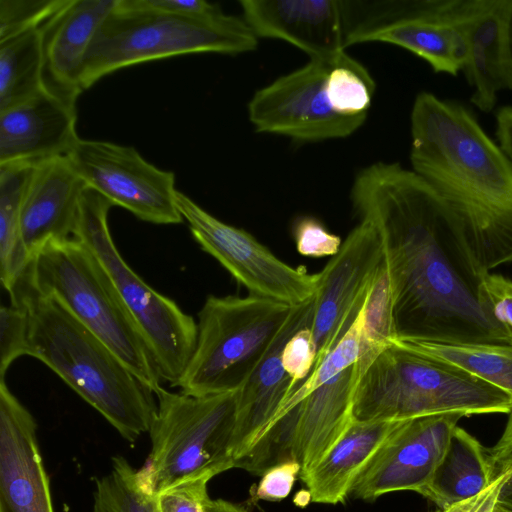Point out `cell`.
<instances>
[{"mask_svg":"<svg viewBox=\"0 0 512 512\" xmlns=\"http://www.w3.org/2000/svg\"><path fill=\"white\" fill-rule=\"evenodd\" d=\"M112 461L111 471L96 480L93 512H160L158 497L140 487L129 462L122 456Z\"/></svg>","mask_w":512,"mask_h":512,"instance_id":"cell-30","label":"cell"},{"mask_svg":"<svg viewBox=\"0 0 512 512\" xmlns=\"http://www.w3.org/2000/svg\"><path fill=\"white\" fill-rule=\"evenodd\" d=\"M88 188L153 224H179L175 175L147 162L132 146L79 139L67 155Z\"/></svg>","mask_w":512,"mask_h":512,"instance_id":"cell-13","label":"cell"},{"mask_svg":"<svg viewBox=\"0 0 512 512\" xmlns=\"http://www.w3.org/2000/svg\"><path fill=\"white\" fill-rule=\"evenodd\" d=\"M41 28L0 42V111L20 104L45 86Z\"/></svg>","mask_w":512,"mask_h":512,"instance_id":"cell-27","label":"cell"},{"mask_svg":"<svg viewBox=\"0 0 512 512\" xmlns=\"http://www.w3.org/2000/svg\"><path fill=\"white\" fill-rule=\"evenodd\" d=\"M488 0H342L345 47L384 42L457 76L468 59V32Z\"/></svg>","mask_w":512,"mask_h":512,"instance_id":"cell-10","label":"cell"},{"mask_svg":"<svg viewBox=\"0 0 512 512\" xmlns=\"http://www.w3.org/2000/svg\"><path fill=\"white\" fill-rule=\"evenodd\" d=\"M176 206L201 249L216 259L250 295L291 306L311 300L318 273L293 267L244 229L227 224L177 190Z\"/></svg>","mask_w":512,"mask_h":512,"instance_id":"cell-12","label":"cell"},{"mask_svg":"<svg viewBox=\"0 0 512 512\" xmlns=\"http://www.w3.org/2000/svg\"><path fill=\"white\" fill-rule=\"evenodd\" d=\"M33 166H0V279L9 294L30 263L22 239L21 206Z\"/></svg>","mask_w":512,"mask_h":512,"instance_id":"cell-26","label":"cell"},{"mask_svg":"<svg viewBox=\"0 0 512 512\" xmlns=\"http://www.w3.org/2000/svg\"><path fill=\"white\" fill-rule=\"evenodd\" d=\"M257 45L243 18L223 12L196 17L142 11L117 0L88 49L79 86L86 90L110 73L143 62L199 52L234 55Z\"/></svg>","mask_w":512,"mask_h":512,"instance_id":"cell-8","label":"cell"},{"mask_svg":"<svg viewBox=\"0 0 512 512\" xmlns=\"http://www.w3.org/2000/svg\"><path fill=\"white\" fill-rule=\"evenodd\" d=\"M464 416L451 412L398 421L355 477L349 495L372 501L393 491L421 494Z\"/></svg>","mask_w":512,"mask_h":512,"instance_id":"cell-15","label":"cell"},{"mask_svg":"<svg viewBox=\"0 0 512 512\" xmlns=\"http://www.w3.org/2000/svg\"><path fill=\"white\" fill-rule=\"evenodd\" d=\"M508 469L510 473L501 487L496 507L504 511L512 512V466Z\"/></svg>","mask_w":512,"mask_h":512,"instance_id":"cell-42","label":"cell"},{"mask_svg":"<svg viewBox=\"0 0 512 512\" xmlns=\"http://www.w3.org/2000/svg\"><path fill=\"white\" fill-rule=\"evenodd\" d=\"M410 122L412 170L456 217L487 271L512 263L510 160L459 101L420 92Z\"/></svg>","mask_w":512,"mask_h":512,"instance_id":"cell-2","label":"cell"},{"mask_svg":"<svg viewBox=\"0 0 512 512\" xmlns=\"http://www.w3.org/2000/svg\"><path fill=\"white\" fill-rule=\"evenodd\" d=\"M350 199L382 241L395 335L443 344L512 346L484 288L488 271L434 189L399 163L362 169Z\"/></svg>","mask_w":512,"mask_h":512,"instance_id":"cell-1","label":"cell"},{"mask_svg":"<svg viewBox=\"0 0 512 512\" xmlns=\"http://www.w3.org/2000/svg\"><path fill=\"white\" fill-rule=\"evenodd\" d=\"M495 118L498 145L512 163V106L500 107Z\"/></svg>","mask_w":512,"mask_h":512,"instance_id":"cell-41","label":"cell"},{"mask_svg":"<svg viewBox=\"0 0 512 512\" xmlns=\"http://www.w3.org/2000/svg\"><path fill=\"white\" fill-rule=\"evenodd\" d=\"M363 309L364 303L349 328L286 398L252 445V455L260 464L272 467L296 460L301 477L353 421L354 395L362 376Z\"/></svg>","mask_w":512,"mask_h":512,"instance_id":"cell-4","label":"cell"},{"mask_svg":"<svg viewBox=\"0 0 512 512\" xmlns=\"http://www.w3.org/2000/svg\"><path fill=\"white\" fill-rule=\"evenodd\" d=\"M149 434L151 451L137 471L140 487L158 496L181 483L234 468L238 389L191 396L159 387Z\"/></svg>","mask_w":512,"mask_h":512,"instance_id":"cell-7","label":"cell"},{"mask_svg":"<svg viewBox=\"0 0 512 512\" xmlns=\"http://www.w3.org/2000/svg\"><path fill=\"white\" fill-rule=\"evenodd\" d=\"M113 205L87 188L82 196L73 237L102 264L137 325L158 368L171 387L187 367L197 341V323L172 299L149 286L126 263L108 227Z\"/></svg>","mask_w":512,"mask_h":512,"instance_id":"cell-11","label":"cell"},{"mask_svg":"<svg viewBox=\"0 0 512 512\" xmlns=\"http://www.w3.org/2000/svg\"><path fill=\"white\" fill-rule=\"evenodd\" d=\"M117 0H68L42 27L44 77L51 88L78 97L88 49Z\"/></svg>","mask_w":512,"mask_h":512,"instance_id":"cell-22","label":"cell"},{"mask_svg":"<svg viewBox=\"0 0 512 512\" xmlns=\"http://www.w3.org/2000/svg\"><path fill=\"white\" fill-rule=\"evenodd\" d=\"M293 238L298 253L312 258L333 257L343 243L338 235L328 231L322 222L312 216H302L294 222Z\"/></svg>","mask_w":512,"mask_h":512,"instance_id":"cell-33","label":"cell"},{"mask_svg":"<svg viewBox=\"0 0 512 512\" xmlns=\"http://www.w3.org/2000/svg\"><path fill=\"white\" fill-rule=\"evenodd\" d=\"M128 8L181 16H210L223 12L204 0H120Z\"/></svg>","mask_w":512,"mask_h":512,"instance_id":"cell-37","label":"cell"},{"mask_svg":"<svg viewBox=\"0 0 512 512\" xmlns=\"http://www.w3.org/2000/svg\"><path fill=\"white\" fill-rule=\"evenodd\" d=\"M509 473V469L501 471L483 491L442 510V512H493L501 487L508 478Z\"/></svg>","mask_w":512,"mask_h":512,"instance_id":"cell-39","label":"cell"},{"mask_svg":"<svg viewBox=\"0 0 512 512\" xmlns=\"http://www.w3.org/2000/svg\"><path fill=\"white\" fill-rule=\"evenodd\" d=\"M310 324L296 331L285 343L281 360L285 372L299 386L312 372L316 347Z\"/></svg>","mask_w":512,"mask_h":512,"instance_id":"cell-34","label":"cell"},{"mask_svg":"<svg viewBox=\"0 0 512 512\" xmlns=\"http://www.w3.org/2000/svg\"><path fill=\"white\" fill-rule=\"evenodd\" d=\"M383 264L378 231L370 222L360 220L339 252L318 273L310 325L316 347L315 365L352 324Z\"/></svg>","mask_w":512,"mask_h":512,"instance_id":"cell-16","label":"cell"},{"mask_svg":"<svg viewBox=\"0 0 512 512\" xmlns=\"http://www.w3.org/2000/svg\"><path fill=\"white\" fill-rule=\"evenodd\" d=\"M334 62L310 60L257 90L248 103V116L255 131L298 142H318L353 134L366 116L344 117L331 108L325 83Z\"/></svg>","mask_w":512,"mask_h":512,"instance_id":"cell-14","label":"cell"},{"mask_svg":"<svg viewBox=\"0 0 512 512\" xmlns=\"http://www.w3.org/2000/svg\"><path fill=\"white\" fill-rule=\"evenodd\" d=\"M76 99L46 84L34 97L0 111V166L67 156L80 139Z\"/></svg>","mask_w":512,"mask_h":512,"instance_id":"cell-17","label":"cell"},{"mask_svg":"<svg viewBox=\"0 0 512 512\" xmlns=\"http://www.w3.org/2000/svg\"><path fill=\"white\" fill-rule=\"evenodd\" d=\"M488 454L496 476L512 466V410L502 436Z\"/></svg>","mask_w":512,"mask_h":512,"instance_id":"cell-40","label":"cell"},{"mask_svg":"<svg viewBox=\"0 0 512 512\" xmlns=\"http://www.w3.org/2000/svg\"><path fill=\"white\" fill-rule=\"evenodd\" d=\"M437 512H442V510H440V511H437Z\"/></svg>","mask_w":512,"mask_h":512,"instance_id":"cell-46","label":"cell"},{"mask_svg":"<svg viewBox=\"0 0 512 512\" xmlns=\"http://www.w3.org/2000/svg\"><path fill=\"white\" fill-rule=\"evenodd\" d=\"M512 397L459 366L389 343L361 376L354 421H400L458 412L510 413Z\"/></svg>","mask_w":512,"mask_h":512,"instance_id":"cell-5","label":"cell"},{"mask_svg":"<svg viewBox=\"0 0 512 512\" xmlns=\"http://www.w3.org/2000/svg\"><path fill=\"white\" fill-rule=\"evenodd\" d=\"M68 0H0V42L41 28Z\"/></svg>","mask_w":512,"mask_h":512,"instance_id":"cell-31","label":"cell"},{"mask_svg":"<svg viewBox=\"0 0 512 512\" xmlns=\"http://www.w3.org/2000/svg\"><path fill=\"white\" fill-rule=\"evenodd\" d=\"M495 477L488 451L475 437L457 426L421 495L433 501L440 510H445L477 495Z\"/></svg>","mask_w":512,"mask_h":512,"instance_id":"cell-25","label":"cell"},{"mask_svg":"<svg viewBox=\"0 0 512 512\" xmlns=\"http://www.w3.org/2000/svg\"><path fill=\"white\" fill-rule=\"evenodd\" d=\"M512 0H488L468 32V59L463 73L474 88L470 102L491 112L499 92L512 90L510 24Z\"/></svg>","mask_w":512,"mask_h":512,"instance_id":"cell-23","label":"cell"},{"mask_svg":"<svg viewBox=\"0 0 512 512\" xmlns=\"http://www.w3.org/2000/svg\"><path fill=\"white\" fill-rule=\"evenodd\" d=\"M293 306L248 295L207 296L197 341L175 387L191 396L240 388L289 317Z\"/></svg>","mask_w":512,"mask_h":512,"instance_id":"cell-9","label":"cell"},{"mask_svg":"<svg viewBox=\"0 0 512 512\" xmlns=\"http://www.w3.org/2000/svg\"><path fill=\"white\" fill-rule=\"evenodd\" d=\"M205 512H246L241 506L223 499H209L205 506Z\"/></svg>","mask_w":512,"mask_h":512,"instance_id":"cell-43","label":"cell"},{"mask_svg":"<svg viewBox=\"0 0 512 512\" xmlns=\"http://www.w3.org/2000/svg\"><path fill=\"white\" fill-rule=\"evenodd\" d=\"M240 5L257 38L286 41L310 60L334 62L345 52L342 0H242Z\"/></svg>","mask_w":512,"mask_h":512,"instance_id":"cell-19","label":"cell"},{"mask_svg":"<svg viewBox=\"0 0 512 512\" xmlns=\"http://www.w3.org/2000/svg\"><path fill=\"white\" fill-rule=\"evenodd\" d=\"M398 421H352L327 454L301 476L313 502L337 504L350 494L352 483Z\"/></svg>","mask_w":512,"mask_h":512,"instance_id":"cell-24","label":"cell"},{"mask_svg":"<svg viewBox=\"0 0 512 512\" xmlns=\"http://www.w3.org/2000/svg\"><path fill=\"white\" fill-rule=\"evenodd\" d=\"M484 288L495 318L512 331V281L496 274H489Z\"/></svg>","mask_w":512,"mask_h":512,"instance_id":"cell-38","label":"cell"},{"mask_svg":"<svg viewBox=\"0 0 512 512\" xmlns=\"http://www.w3.org/2000/svg\"><path fill=\"white\" fill-rule=\"evenodd\" d=\"M301 465L292 460L278 464L267 470L255 490V500L279 501L286 498L300 476Z\"/></svg>","mask_w":512,"mask_h":512,"instance_id":"cell-36","label":"cell"},{"mask_svg":"<svg viewBox=\"0 0 512 512\" xmlns=\"http://www.w3.org/2000/svg\"><path fill=\"white\" fill-rule=\"evenodd\" d=\"M37 423L0 379V512H54Z\"/></svg>","mask_w":512,"mask_h":512,"instance_id":"cell-18","label":"cell"},{"mask_svg":"<svg viewBox=\"0 0 512 512\" xmlns=\"http://www.w3.org/2000/svg\"><path fill=\"white\" fill-rule=\"evenodd\" d=\"M29 316V353L57 374L129 442L149 432L154 392L54 298L20 281L10 294Z\"/></svg>","mask_w":512,"mask_h":512,"instance_id":"cell-3","label":"cell"},{"mask_svg":"<svg viewBox=\"0 0 512 512\" xmlns=\"http://www.w3.org/2000/svg\"><path fill=\"white\" fill-rule=\"evenodd\" d=\"M20 281L54 298L153 392L161 387L162 378L137 325L102 264L80 240L48 242L32 257Z\"/></svg>","mask_w":512,"mask_h":512,"instance_id":"cell-6","label":"cell"},{"mask_svg":"<svg viewBox=\"0 0 512 512\" xmlns=\"http://www.w3.org/2000/svg\"><path fill=\"white\" fill-rule=\"evenodd\" d=\"M375 83L367 69L344 52L332 65L325 83L327 100L344 117L367 116Z\"/></svg>","mask_w":512,"mask_h":512,"instance_id":"cell-29","label":"cell"},{"mask_svg":"<svg viewBox=\"0 0 512 512\" xmlns=\"http://www.w3.org/2000/svg\"><path fill=\"white\" fill-rule=\"evenodd\" d=\"M510 51H511V57H512V19L510 24Z\"/></svg>","mask_w":512,"mask_h":512,"instance_id":"cell-44","label":"cell"},{"mask_svg":"<svg viewBox=\"0 0 512 512\" xmlns=\"http://www.w3.org/2000/svg\"><path fill=\"white\" fill-rule=\"evenodd\" d=\"M29 353V316L22 305L0 308V379L11 364Z\"/></svg>","mask_w":512,"mask_h":512,"instance_id":"cell-32","label":"cell"},{"mask_svg":"<svg viewBox=\"0 0 512 512\" xmlns=\"http://www.w3.org/2000/svg\"><path fill=\"white\" fill-rule=\"evenodd\" d=\"M404 346L447 360L512 397V346L443 344L391 338Z\"/></svg>","mask_w":512,"mask_h":512,"instance_id":"cell-28","label":"cell"},{"mask_svg":"<svg viewBox=\"0 0 512 512\" xmlns=\"http://www.w3.org/2000/svg\"><path fill=\"white\" fill-rule=\"evenodd\" d=\"M493 512H508V511L501 510V509H499V508H497V507L495 506V509H494V511H493Z\"/></svg>","mask_w":512,"mask_h":512,"instance_id":"cell-45","label":"cell"},{"mask_svg":"<svg viewBox=\"0 0 512 512\" xmlns=\"http://www.w3.org/2000/svg\"><path fill=\"white\" fill-rule=\"evenodd\" d=\"M87 188L67 156L33 166L21 206L22 239L30 261L48 242L73 237Z\"/></svg>","mask_w":512,"mask_h":512,"instance_id":"cell-20","label":"cell"},{"mask_svg":"<svg viewBox=\"0 0 512 512\" xmlns=\"http://www.w3.org/2000/svg\"><path fill=\"white\" fill-rule=\"evenodd\" d=\"M313 298L293 306L273 342L238 389L235 462L252 446L286 398L298 387L285 372L281 353L286 341L311 323Z\"/></svg>","mask_w":512,"mask_h":512,"instance_id":"cell-21","label":"cell"},{"mask_svg":"<svg viewBox=\"0 0 512 512\" xmlns=\"http://www.w3.org/2000/svg\"><path fill=\"white\" fill-rule=\"evenodd\" d=\"M208 482L192 480L163 491L157 496L160 512H205Z\"/></svg>","mask_w":512,"mask_h":512,"instance_id":"cell-35","label":"cell"}]
</instances>
